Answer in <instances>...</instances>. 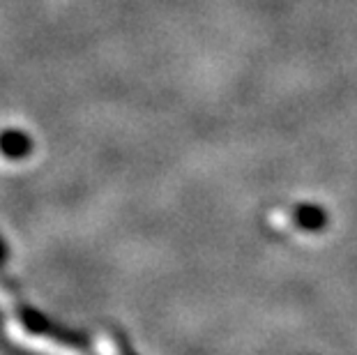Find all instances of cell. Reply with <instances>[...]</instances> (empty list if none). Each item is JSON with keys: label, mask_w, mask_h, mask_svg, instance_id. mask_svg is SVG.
<instances>
[{"label": "cell", "mask_w": 357, "mask_h": 355, "mask_svg": "<svg viewBox=\"0 0 357 355\" xmlns=\"http://www.w3.org/2000/svg\"><path fill=\"white\" fill-rule=\"evenodd\" d=\"M21 321L24 326L35 332V335H44V337H51L56 342H63V344H72V346H86L88 344V337L81 335V332H72V330H65L56 326L53 321H49L47 316H42L40 312L35 309H21Z\"/></svg>", "instance_id": "obj_1"}, {"label": "cell", "mask_w": 357, "mask_h": 355, "mask_svg": "<svg viewBox=\"0 0 357 355\" xmlns=\"http://www.w3.org/2000/svg\"><path fill=\"white\" fill-rule=\"evenodd\" d=\"M33 150V141L21 130H5L0 132V153L7 160H24Z\"/></svg>", "instance_id": "obj_2"}, {"label": "cell", "mask_w": 357, "mask_h": 355, "mask_svg": "<svg viewBox=\"0 0 357 355\" xmlns=\"http://www.w3.org/2000/svg\"><path fill=\"white\" fill-rule=\"evenodd\" d=\"M295 222H298L302 229L316 231L325 224V215L316 206H300L295 210Z\"/></svg>", "instance_id": "obj_3"}, {"label": "cell", "mask_w": 357, "mask_h": 355, "mask_svg": "<svg viewBox=\"0 0 357 355\" xmlns=\"http://www.w3.org/2000/svg\"><path fill=\"white\" fill-rule=\"evenodd\" d=\"M116 339H118V351H120V355H136V351L132 349V344L127 342V337H123V335L118 332Z\"/></svg>", "instance_id": "obj_4"}, {"label": "cell", "mask_w": 357, "mask_h": 355, "mask_svg": "<svg viewBox=\"0 0 357 355\" xmlns=\"http://www.w3.org/2000/svg\"><path fill=\"white\" fill-rule=\"evenodd\" d=\"M3 259H5V245L0 243V261H3Z\"/></svg>", "instance_id": "obj_5"}]
</instances>
